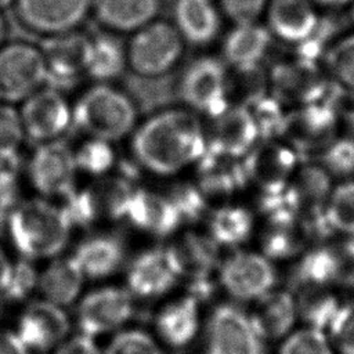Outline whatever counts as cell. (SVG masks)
<instances>
[{"label":"cell","mask_w":354,"mask_h":354,"mask_svg":"<svg viewBox=\"0 0 354 354\" xmlns=\"http://www.w3.org/2000/svg\"><path fill=\"white\" fill-rule=\"evenodd\" d=\"M212 1H213V0H212Z\"/></svg>","instance_id":"obj_61"},{"label":"cell","mask_w":354,"mask_h":354,"mask_svg":"<svg viewBox=\"0 0 354 354\" xmlns=\"http://www.w3.org/2000/svg\"><path fill=\"white\" fill-rule=\"evenodd\" d=\"M321 66L307 64L296 57L275 62L267 73L270 94L285 106L306 104L324 77Z\"/></svg>","instance_id":"obj_18"},{"label":"cell","mask_w":354,"mask_h":354,"mask_svg":"<svg viewBox=\"0 0 354 354\" xmlns=\"http://www.w3.org/2000/svg\"><path fill=\"white\" fill-rule=\"evenodd\" d=\"M39 283V274L32 264V260L22 257L12 263L8 283L1 293L7 300L21 301L26 299Z\"/></svg>","instance_id":"obj_48"},{"label":"cell","mask_w":354,"mask_h":354,"mask_svg":"<svg viewBox=\"0 0 354 354\" xmlns=\"http://www.w3.org/2000/svg\"><path fill=\"white\" fill-rule=\"evenodd\" d=\"M278 354H337V351L328 333L304 325L282 339Z\"/></svg>","instance_id":"obj_42"},{"label":"cell","mask_w":354,"mask_h":354,"mask_svg":"<svg viewBox=\"0 0 354 354\" xmlns=\"http://www.w3.org/2000/svg\"><path fill=\"white\" fill-rule=\"evenodd\" d=\"M69 328V319L59 306L39 300L29 304L21 314L15 332L28 348L44 351L61 342Z\"/></svg>","instance_id":"obj_17"},{"label":"cell","mask_w":354,"mask_h":354,"mask_svg":"<svg viewBox=\"0 0 354 354\" xmlns=\"http://www.w3.org/2000/svg\"><path fill=\"white\" fill-rule=\"evenodd\" d=\"M75 162L86 174L104 176L115 166L116 153L109 141L90 137L75 151Z\"/></svg>","instance_id":"obj_43"},{"label":"cell","mask_w":354,"mask_h":354,"mask_svg":"<svg viewBox=\"0 0 354 354\" xmlns=\"http://www.w3.org/2000/svg\"><path fill=\"white\" fill-rule=\"evenodd\" d=\"M256 123L260 141L275 140L281 137L286 118L285 105L270 93L263 94L249 105H246Z\"/></svg>","instance_id":"obj_40"},{"label":"cell","mask_w":354,"mask_h":354,"mask_svg":"<svg viewBox=\"0 0 354 354\" xmlns=\"http://www.w3.org/2000/svg\"><path fill=\"white\" fill-rule=\"evenodd\" d=\"M221 286L236 300H257L274 289L277 271L263 253L236 250L218 267Z\"/></svg>","instance_id":"obj_10"},{"label":"cell","mask_w":354,"mask_h":354,"mask_svg":"<svg viewBox=\"0 0 354 354\" xmlns=\"http://www.w3.org/2000/svg\"><path fill=\"white\" fill-rule=\"evenodd\" d=\"M6 30H7V26H6V21H4V17L0 11V47L3 46V41H4V37H6Z\"/></svg>","instance_id":"obj_58"},{"label":"cell","mask_w":354,"mask_h":354,"mask_svg":"<svg viewBox=\"0 0 354 354\" xmlns=\"http://www.w3.org/2000/svg\"><path fill=\"white\" fill-rule=\"evenodd\" d=\"M209 234L220 245L235 248L246 242L254 228L253 213L241 205H224L209 214Z\"/></svg>","instance_id":"obj_33"},{"label":"cell","mask_w":354,"mask_h":354,"mask_svg":"<svg viewBox=\"0 0 354 354\" xmlns=\"http://www.w3.org/2000/svg\"><path fill=\"white\" fill-rule=\"evenodd\" d=\"M19 202L17 171L0 169V228H6L10 214Z\"/></svg>","instance_id":"obj_52"},{"label":"cell","mask_w":354,"mask_h":354,"mask_svg":"<svg viewBox=\"0 0 354 354\" xmlns=\"http://www.w3.org/2000/svg\"><path fill=\"white\" fill-rule=\"evenodd\" d=\"M266 14L271 36L293 47L310 37L321 19L311 0H270Z\"/></svg>","instance_id":"obj_22"},{"label":"cell","mask_w":354,"mask_h":354,"mask_svg":"<svg viewBox=\"0 0 354 354\" xmlns=\"http://www.w3.org/2000/svg\"><path fill=\"white\" fill-rule=\"evenodd\" d=\"M19 116L25 137L37 144L59 140L72 124V109L66 98L51 87H41L22 101Z\"/></svg>","instance_id":"obj_13"},{"label":"cell","mask_w":354,"mask_h":354,"mask_svg":"<svg viewBox=\"0 0 354 354\" xmlns=\"http://www.w3.org/2000/svg\"><path fill=\"white\" fill-rule=\"evenodd\" d=\"M62 210L72 225V228L91 227L98 218L102 217L98 198L93 187L75 188L64 198Z\"/></svg>","instance_id":"obj_41"},{"label":"cell","mask_w":354,"mask_h":354,"mask_svg":"<svg viewBox=\"0 0 354 354\" xmlns=\"http://www.w3.org/2000/svg\"><path fill=\"white\" fill-rule=\"evenodd\" d=\"M317 162L332 178H351L354 176V138L350 136H337L318 155Z\"/></svg>","instance_id":"obj_44"},{"label":"cell","mask_w":354,"mask_h":354,"mask_svg":"<svg viewBox=\"0 0 354 354\" xmlns=\"http://www.w3.org/2000/svg\"><path fill=\"white\" fill-rule=\"evenodd\" d=\"M183 277L181 264L171 248L155 246L138 253L127 268V286L138 297H158Z\"/></svg>","instance_id":"obj_14"},{"label":"cell","mask_w":354,"mask_h":354,"mask_svg":"<svg viewBox=\"0 0 354 354\" xmlns=\"http://www.w3.org/2000/svg\"><path fill=\"white\" fill-rule=\"evenodd\" d=\"M104 354H163V351L148 333L131 329L118 333Z\"/></svg>","instance_id":"obj_49"},{"label":"cell","mask_w":354,"mask_h":354,"mask_svg":"<svg viewBox=\"0 0 354 354\" xmlns=\"http://www.w3.org/2000/svg\"><path fill=\"white\" fill-rule=\"evenodd\" d=\"M178 95L191 111L212 119L221 115L230 106L225 64L213 55L195 58L181 75Z\"/></svg>","instance_id":"obj_5"},{"label":"cell","mask_w":354,"mask_h":354,"mask_svg":"<svg viewBox=\"0 0 354 354\" xmlns=\"http://www.w3.org/2000/svg\"><path fill=\"white\" fill-rule=\"evenodd\" d=\"M76 173L75 151L62 140L39 144L28 162L29 181L43 196L65 198L76 188Z\"/></svg>","instance_id":"obj_9"},{"label":"cell","mask_w":354,"mask_h":354,"mask_svg":"<svg viewBox=\"0 0 354 354\" xmlns=\"http://www.w3.org/2000/svg\"><path fill=\"white\" fill-rule=\"evenodd\" d=\"M293 282L300 290L344 283V266L337 242H319L304 249L293 267Z\"/></svg>","instance_id":"obj_21"},{"label":"cell","mask_w":354,"mask_h":354,"mask_svg":"<svg viewBox=\"0 0 354 354\" xmlns=\"http://www.w3.org/2000/svg\"><path fill=\"white\" fill-rule=\"evenodd\" d=\"M205 354H266V347L241 307L221 304L207 321Z\"/></svg>","instance_id":"obj_8"},{"label":"cell","mask_w":354,"mask_h":354,"mask_svg":"<svg viewBox=\"0 0 354 354\" xmlns=\"http://www.w3.org/2000/svg\"><path fill=\"white\" fill-rule=\"evenodd\" d=\"M301 163L297 151L281 138L259 141L243 158L249 183L256 184L259 192L289 185Z\"/></svg>","instance_id":"obj_12"},{"label":"cell","mask_w":354,"mask_h":354,"mask_svg":"<svg viewBox=\"0 0 354 354\" xmlns=\"http://www.w3.org/2000/svg\"><path fill=\"white\" fill-rule=\"evenodd\" d=\"M170 245L181 264L183 275L189 278L210 275L218 264L220 245L210 234L188 231Z\"/></svg>","instance_id":"obj_32"},{"label":"cell","mask_w":354,"mask_h":354,"mask_svg":"<svg viewBox=\"0 0 354 354\" xmlns=\"http://www.w3.org/2000/svg\"><path fill=\"white\" fill-rule=\"evenodd\" d=\"M6 230L18 253L35 260L58 256L69 242L72 225L61 206L32 198L17 205Z\"/></svg>","instance_id":"obj_2"},{"label":"cell","mask_w":354,"mask_h":354,"mask_svg":"<svg viewBox=\"0 0 354 354\" xmlns=\"http://www.w3.org/2000/svg\"><path fill=\"white\" fill-rule=\"evenodd\" d=\"M84 274L73 256L54 259L39 275V289L57 306L72 304L80 293Z\"/></svg>","instance_id":"obj_31"},{"label":"cell","mask_w":354,"mask_h":354,"mask_svg":"<svg viewBox=\"0 0 354 354\" xmlns=\"http://www.w3.org/2000/svg\"><path fill=\"white\" fill-rule=\"evenodd\" d=\"M126 220L137 230L155 238L173 235L183 220L167 195L136 188L127 207Z\"/></svg>","instance_id":"obj_19"},{"label":"cell","mask_w":354,"mask_h":354,"mask_svg":"<svg viewBox=\"0 0 354 354\" xmlns=\"http://www.w3.org/2000/svg\"><path fill=\"white\" fill-rule=\"evenodd\" d=\"M340 122L348 130V136L354 138V105L340 112Z\"/></svg>","instance_id":"obj_57"},{"label":"cell","mask_w":354,"mask_h":354,"mask_svg":"<svg viewBox=\"0 0 354 354\" xmlns=\"http://www.w3.org/2000/svg\"><path fill=\"white\" fill-rule=\"evenodd\" d=\"M160 337L174 347L188 344L199 328V300L187 295L166 304L156 315Z\"/></svg>","instance_id":"obj_30"},{"label":"cell","mask_w":354,"mask_h":354,"mask_svg":"<svg viewBox=\"0 0 354 354\" xmlns=\"http://www.w3.org/2000/svg\"><path fill=\"white\" fill-rule=\"evenodd\" d=\"M350 7H351V10H350V19H351V22L354 25V3Z\"/></svg>","instance_id":"obj_60"},{"label":"cell","mask_w":354,"mask_h":354,"mask_svg":"<svg viewBox=\"0 0 354 354\" xmlns=\"http://www.w3.org/2000/svg\"><path fill=\"white\" fill-rule=\"evenodd\" d=\"M322 65L346 98L354 101V33L340 36L326 53Z\"/></svg>","instance_id":"obj_37"},{"label":"cell","mask_w":354,"mask_h":354,"mask_svg":"<svg viewBox=\"0 0 354 354\" xmlns=\"http://www.w3.org/2000/svg\"><path fill=\"white\" fill-rule=\"evenodd\" d=\"M340 112L321 104H301L286 113L281 140L289 144L303 160L317 156L339 136Z\"/></svg>","instance_id":"obj_6"},{"label":"cell","mask_w":354,"mask_h":354,"mask_svg":"<svg viewBox=\"0 0 354 354\" xmlns=\"http://www.w3.org/2000/svg\"><path fill=\"white\" fill-rule=\"evenodd\" d=\"M93 188L98 198L102 217L112 220L126 218L127 207L137 188L133 181H129L122 176H116L100 181Z\"/></svg>","instance_id":"obj_39"},{"label":"cell","mask_w":354,"mask_h":354,"mask_svg":"<svg viewBox=\"0 0 354 354\" xmlns=\"http://www.w3.org/2000/svg\"><path fill=\"white\" fill-rule=\"evenodd\" d=\"M24 138L19 111L11 104L0 102V160L18 158Z\"/></svg>","instance_id":"obj_47"},{"label":"cell","mask_w":354,"mask_h":354,"mask_svg":"<svg viewBox=\"0 0 354 354\" xmlns=\"http://www.w3.org/2000/svg\"><path fill=\"white\" fill-rule=\"evenodd\" d=\"M173 25L185 43L205 47L217 37L221 18L212 0H176Z\"/></svg>","instance_id":"obj_27"},{"label":"cell","mask_w":354,"mask_h":354,"mask_svg":"<svg viewBox=\"0 0 354 354\" xmlns=\"http://www.w3.org/2000/svg\"><path fill=\"white\" fill-rule=\"evenodd\" d=\"M40 51L47 69V80L72 83L87 73L91 37L76 29L48 36L43 40Z\"/></svg>","instance_id":"obj_16"},{"label":"cell","mask_w":354,"mask_h":354,"mask_svg":"<svg viewBox=\"0 0 354 354\" xmlns=\"http://www.w3.org/2000/svg\"><path fill=\"white\" fill-rule=\"evenodd\" d=\"M207 140L199 118L189 109H163L142 122L131 137L138 166L156 176H173L196 163Z\"/></svg>","instance_id":"obj_1"},{"label":"cell","mask_w":354,"mask_h":354,"mask_svg":"<svg viewBox=\"0 0 354 354\" xmlns=\"http://www.w3.org/2000/svg\"><path fill=\"white\" fill-rule=\"evenodd\" d=\"M47 82V69L39 47L12 41L0 47V102H22Z\"/></svg>","instance_id":"obj_7"},{"label":"cell","mask_w":354,"mask_h":354,"mask_svg":"<svg viewBox=\"0 0 354 354\" xmlns=\"http://www.w3.org/2000/svg\"><path fill=\"white\" fill-rule=\"evenodd\" d=\"M137 105L126 93L100 83L88 88L72 109V124L91 138L116 141L133 131Z\"/></svg>","instance_id":"obj_3"},{"label":"cell","mask_w":354,"mask_h":354,"mask_svg":"<svg viewBox=\"0 0 354 354\" xmlns=\"http://www.w3.org/2000/svg\"><path fill=\"white\" fill-rule=\"evenodd\" d=\"M134 313L129 289L106 286L87 293L77 306V324L82 333L97 336L122 326Z\"/></svg>","instance_id":"obj_15"},{"label":"cell","mask_w":354,"mask_h":354,"mask_svg":"<svg viewBox=\"0 0 354 354\" xmlns=\"http://www.w3.org/2000/svg\"><path fill=\"white\" fill-rule=\"evenodd\" d=\"M329 337L337 354H354V297L344 301Z\"/></svg>","instance_id":"obj_50"},{"label":"cell","mask_w":354,"mask_h":354,"mask_svg":"<svg viewBox=\"0 0 354 354\" xmlns=\"http://www.w3.org/2000/svg\"><path fill=\"white\" fill-rule=\"evenodd\" d=\"M290 184L299 203L300 220L325 213L333 178L318 162L306 160L301 163Z\"/></svg>","instance_id":"obj_28"},{"label":"cell","mask_w":354,"mask_h":354,"mask_svg":"<svg viewBox=\"0 0 354 354\" xmlns=\"http://www.w3.org/2000/svg\"><path fill=\"white\" fill-rule=\"evenodd\" d=\"M198 163V187L207 198H227L249 184L242 158H235L206 145Z\"/></svg>","instance_id":"obj_23"},{"label":"cell","mask_w":354,"mask_h":354,"mask_svg":"<svg viewBox=\"0 0 354 354\" xmlns=\"http://www.w3.org/2000/svg\"><path fill=\"white\" fill-rule=\"evenodd\" d=\"M296 299L304 324L329 335L344 304L333 288L301 289Z\"/></svg>","instance_id":"obj_34"},{"label":"cell","mask_w":354,"mask_h":354,"mask_svg":"<svg viewBox=\"0 0 354 354\" xmlns=\"http://www.w3.org/2000/svg\"><path fill=\"white\" fill-rule=\"evenodd\" d=\"M160 0H93L97 22L112 33H134L156 19Z\"/></svg>","instance_id":"obj_26"},{"label":"cell","mask_w":354,"mask_h":354,"mask_svg":"<svg viewBox=\"0 0 354 354\" xmlns=\"http://www.w3.org/2000/svg\"><path fill=\"white\" fill-rule=\"evenodd\" d=\"M72 256L84 277L101 279L115 274L122 267L126 259V243L116 234H94L83 239Z\"/></svg>","instance_id":"obj_25"},{"label":"cell","mask_w":354,"mask_h":354,"mask_svg":"<svg viewBox=\"0 0 354 354\" xmlns=\"http://www.w3.org/2000/svg\"><path fill=\"white\" fill-rule=\"evenodd\" d=\"M307 241L308 238L300 218L289 221H267L261 232L260 246L267 259L279 261L301 253Z\"/></svg>","instance_id":"obj_35"},{"label":"cell","mask_w":354,"mask_h":354,"mask_svg":"<svg viewBox=\"0 0 354 354\" xmlns=\"http://www.w3.org/2000/svg\"><path fill=\"white\" fill-rule=\"evenodd\" d=\"M93 0H15L19 24L39 36L77 29L91 12Z\"/></svg>","instance_id":"obj_11"},{"label":"cell","mask_w":354,"mask_h":354,"mask_svg":"<svg viewBox=\"0 0 354 354\" xmlns=\"http://www.w3.org/2000/svg\"><path fill=\"white\" fill-rule=\"evenodd\" d=\"M249 317L263 340L283 339L295 329L299 318L296 295L272 289L256 300Z\"/></svg>","instance_id":"obj_24"},{"label":"cell","mask_w":354,"mask_h":354,"mask_svg":"<svg viewBox=\"0 0 354 354\" xmlns=\"http://www.w3.org/2000/svg\"><path fill=\"white\" fill-rule=\"evenodd\" d=\"M325 217L333 234L354 236V180L333 185L325 205Z\"/></svg>","instance_id":"obj_38"},{"label":"cell","mask_w":354,"mask_h":354,"mask_svg":"<svg viewBox=\"0 0 354 354\" xmlns=\"http://www.w3.org/2000/svg\"><path fill=\"white\" fill-rule=\"evenodd\" d=\"M318 8H328V10H340L344 7H350L354 0H311Z\"/></svg>","instance_id":"obj_56"},{"label":"cell","mask_w":354,"mask_h":354,"mask_svg":"<svg viewBox=\"0 0 354 354\" xmlns=\"http://www.w3.org/2000/svg\"><path fill=\"white\" fill-rule=\"evenodd\" d=\"M54 354H101L91 336L80 333L62 343Z\"/></svg>","instance_id":"obj_53"},{"label":"cell","mask_w":354,"mask_h":354,"mask_svg":"<svg viewBox=\"0 0 354 354\" xmlns=\"http://www.w3.org/2000/svg\"><path fill=\"white\" fill-rule=\"evenodd\" d=\"M185 51V41L176 26L163 19L131 33L126 44L127 68L140 79H162L177 68Z\"/></svg>","instance_id":"obj_4"},{"label":"cell","mask_w":354,"mask_h":354,"mask_svg":"<svg viewBox=\"0 0 354 354\" xmlns=\"http://www.w3.org/2000/svg\"><path fill=\"white\" fill-rule=\"evenodd\" d=\"M235 72L228 77V98L238 100L236 105H249L267 93V75L260 65L249 68H234Z\"/></svg>","instance_id":"obj_45"},{"label":"cell","mask_w":354,"mask_h":354,"mask_svg":"<svg viewBox=\"0 0 354 354\" xmlns=\"http://www.w3.org/2000/svg\"><path fill=\"white\" fill-rule=\"evenodd\" d=\"M0 311H1V310H0Z\"/></svg>","instance_id":"obj_62"},{"label":"cell","mask_w":354,"mask_h":354,"mask_svg":"<svg viewBox=\"0 0 354 354\" xmlns=\"http://www.w3.org/2000/svg\"><path fill=\"white\" fill-rule=\"evenodd\" d=\"M271 33L267 26L257 22L236 25L224 39V61L234 68L260 65L271 46Z\"/></svg>","instance_id":"obj_29"},{"label":"cell","mask_w":354,"mask_h":354,"mask_svg":"<svg viewBox=\"0 0 354 354\" xmlns=\"http://www.w3.org/2000/svg\"><path fill=\"white\" fill-rule=\"evenodd\" d=\"M11 268H12V263L10 261L7 253L1 249L0 246V295L4 292L10 275H11Z\"/></svg>","instance_id":"obj_55"},{"label":"cell","mask_w":354,"mask_h":354,"mask_svg":"<svg viewBox=\"0 0 354 354\" xmlns=\"http://www.w3.org/2000/svg\"><path fill=\"white\" fill-rule=\"evenodd\" d=\"M260 141L250 111L245 105H230L213 119L207 147L223 153L245 158Z\"/></svg>","instance_id":"obj_20"},{"label":"cell","mask_w":354,"mask_h":354,"mask_svg":"<svg viewBox=\"0 0 354 354\" xmlns=\"http://www.w3.org/2000/svg\"><path fill=\"white\" fill-rule=\"evenodd\" d=\"M127 68L126 47L111 33H101L91 39V54L87 75L98 82L108 83L118 79Z\"/></svg>","instance_id":"obj_36"},{"label":"cell","mask_w":354,"mask_h":354,"mask_svg":"<svg viewBox=\"0 0 354 354\" xmlns=\"http://www.w3.org/2000/svg\"><path fill=\"white\" fill-rule=\"evenodd\" d=\"M224 15L236 25L257 22L270 0H218Z\"/></svg>","instance_id":"obj_51"},{"label":"cell","mask_w":354,"mask_h":354,"mask_svg":"<svg viewBox=\"0 0 354 354\" xmlns=\"http://www.w3.org/2000/svg\"><path fill=\"white\" fill-rule=\"evenodd\" d=\"M28 350L17 332L0 330V354H28Z\"/></svg>","instance_id":"obj_54"},{"label":"cell","mask_w":354,"mask_h":354,"mask_svg":"<svg viewBox=\"0 0 354 354\" xmlns=\"http://www.w3.org/2000/svg\"><path fill=\"white\" fill-rule=\"evenodd\" d=\"M167 196L176 206L183 223H196L207 212V196L198 187L188 181L176 183Z\"/></svg>","instance_id":"obj_46"},{"label":"cell","mask_w":354,"mask_h":354,"mask_svg":"<svg viewBox=\"0 0 354 354\" xmlns=\"http://www.w3.org/2000/svg\"><path fill=\"white\" fill-rule=\"evenodd\" d=\"M15 0H0V11H3L4 8H8L10 6H14Z\"/></svg>","instance_id":"obj_59"}]
</instances>
